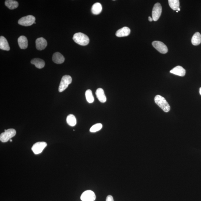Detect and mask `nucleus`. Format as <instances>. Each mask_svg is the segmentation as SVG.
<instances>
[{
    "label": "nucleus",
    "instance_id": "f257e3e1",
    "mask_svg": "<svg viewBox=\"0 0 201 201\" xmlns=\"http://www.w3.org/2000/svg\"><path fill=\"white\" fill-rule=\"evenodd\" d=\"M73 39L75 43L82 46L87 45L89 42V37L81 32L75 33L73 36Z\"/></svg>",
    "mask_w": 201,
    "mask_h": 201
},
{
    "label": "nucleus",
    "instance_id": "f03ea898",
    "mask_svg": "<svg viewBox=\"0 0 201 201\" xmlns=\"http://www.w3.org/2000/svg\"><path fill=\"white\" fill-rule=\"evenodd\" d=\"M155 101L156 104L165 112L170 110V107L164 97L160 95H157L155 97Z\"/></svg>",
    "mask_w": 201,
    "mask_h": 201
},
{
    "label": "nucleus",
    "instance_id": "7ed1b4c3",
    "mask_svg": "<svg viewBox=\"0 0 201 201\" xmlns=\"http://www.w3.org/2000/svg\"><path fill=\"white\" fill-rule=\"evenodd\" d=\"M16 134V131L13 128L5 130L4 132L2 133L0 135V140L2 142H7L14 136Z\"/></svg>",
    "mask_w": 201,
    "mask_h": 201
},
{
    "label": "nucleus",
    "instance_id": "20e7f679",
    "mask_svg": "<svg viewBox=\"0 0 201 201\" xmlns=\"http://www.w3.org/2000/svg\"><path fill=\"white\" fill-rule=\"evenodd\" d=\"M72 82V78L70 76L66 75L63 76L59 86V92L63 91L68 87L69 85L71 84Z\"/></svg>",
    "mask_w": 201,
    "mask_h": 201
},
{
    "label": "nucleus",
    "instance_id": "39448f33",
    "mask_svg": "<svg viewBox=\"0 0 201 201\" xmlns=\"http://www.w3.org/2000/svg\"><path fill=\"white\" fill-rule=\"evenodd\" d=\"M36 18L32 15H28L22 17L18 21V23L21 26H29L35 23Z\"/></svg>",
    "mask_w": 201,
    "mask_h": 201
},
{
    "label": "nucleus",
    "instance_id": "423d86ee",
    "mask_svg": "<svg viewBox=\"0 0 201 201\" xmlns=\"http://www.w3.org/2000/svg\"><path fill=\"white\" fill-rule=\"evenodd\" d=\"M162 8L161 4L157 3L154 5L152 9V18L154 21H158L161 15Z\"/></svg>",
    "mask_w": 201,
    "mask_h": 201
},
{
    "label": "nucleus",
    "instance_id": "0eeeda50",
    "mask_svg": "<svg viewBox=\"0 0 201 201\" xmlns=\"http://www.w3.org/2000/svg\"><path fill=\"white\" fill-rule=\"evenodd\" d=\"M152 45L154 48L160 53L165 54L168 52L167 47L162 42L158 41H155L152 42Z\"/></svg>",
    "mask_w": 201,
    "mask_h": 201
},
{
    "label": "nucleus",
    "instance_id": "6e6552de",
    "mask_svg": "<svg viewBox=\"0 0 201 201\" xmlns=\"http://www.w3.org/2000/svg\"><path fill=\"white\" fill-rule=\"evenodd\" d=\"M47 144L45 142H38L33 145L32 150L36 155L41 153L44 149L47 147Z\"/></svg>",
    "mask_w": 201,
    "mask_h": 201
},
{
    "label": "nucleus",
    "instance_id": "1a4fd4ad",
    "mask_svg": "<svg viewBox=\"0 0 201 201\" xmlns=\"http://www.w3.org/2000/svg\"><path fill=\"white\" fill-rule=\"evenodd\" d=\"M81 199L82 201H94L95 200L96 196L93 191L87 190L81 195Z\"/></svg>",
    "mask_w": 201,
    "mask_h": 201
},
{
    "label": "nucleus",
    "instance_id": "9d476101",
    "mask_svg": "<svg viewBox=\"0 0 201 201\" xmlns=\"http://www.w3.org/2000/svg\"><path fill=\"white\" fill-rule=\"evenodd\" d=\"M36 48L39 50L45 49L47 46V41L43 37L38 38L36 40Z\"/></svg>",
    "mask_w": 201,
    "mask_h": 201
},
{
    "label": "nucleus",
    "instance_id": "9b49d317",
    "mask_svg": "<svg viewBox=\"0 0 201 201\" xmlns=\"http://www.w3.org/2000/svg\"><path fill=\"white\" fill-rule=\"evenodd\" d=\"M171 73L180 76H184L186 75V71L181 66H176L170 70Z\"/></svg>",
    "mask_w": 201,
    "mask_h": 201
},
{
    "label": "nucleus",
    "instance_id": "f8f14e48",
    "mask_svg": "<svg viewBox=\"0 0 201 201\" xmlns=\"http://www.w3.org/2000/svg\"><path fill=\"white\" fill-rule=\"evenodd\" d=\"M130 33V29L129 28L125 26L117 31L116 35L119 37H126L129 35Z\"/></svg>",
    "mask_w": 201,
    "mask_h": 201
},
{
    "label": "nucleus",
    "instance_id": "ddd939ff",
    "mask_svg": "<svg viewBox=\"0 0 201 201\" xmlns=\"http://www.w3.org/2000/svg\"><path fill=\"white\" fill-rule=\"evenodd\" d=\"M52 60L55 63L60 64L63 63L65 61V59L60 53L56 52L53 54Z\"/></svg>",
    "mask_w": 201,
    "mask_h": 201
},
{
    "label": "nucleus",
    "instance_id": "4468645a",
    "mask_svg": "<svg viewBox=\"0 0 201 201\" xmlns=\"http://www.w3.org/2000/svg\"><path fill=\"white\" fill-rule=\"evenodd\" d=\"M96 95L99 101L102 103H104L106 101L107 98L105 95L104 91L101 88H99L96 91Z\"/></svg>",
    "mask_w": 201,
    "mask_h": 201
},
{
    "label": "nucleus",
    "instance_id": "2eb2a0df",
    "mask_svg": "<svg viewBox=\"0 0 201 201\" xmlns=\"http://www.w3.org/2000/svg\"><path fill=\"white\" fill-rule=\"evenodd\" d=\"M18 43L20 48L22 49H26L28 45V42L27 38L24 36H20L18 40Z\"/></svg>",
    "mask_w": 201,
    "mask_h": 201
},
{
    "label": "nucleus",
    "instance_id": "dca6fc26",
    "mask_svg": "<svg viewBox=\"0 0 201 201\" xmlns=\"http://www.w3.org/2000/svg\"><path fill=\"white\" fill-rule=\"evenodd\" d=\"M0 48L6 51H9L10 49L7 39L2 36L0 37Z\"/></svg>",
    "mask_w": 201,
    "mask_h": 201
},
{
    "label": "nucleus",
    "instance_id": "f3484780",
    "mask_svg": "<svg viewBox=\"0 0 201 201\" xmlns=\"http://www.w3.org/2000/svg\"><path fill=\"white\" fill-rule=\"evenodd\" d=\"M31 64L34 65L37 68L42 69L45 67V63L43 60L39 58H34L31 61Z\"/></svg>",
    "mask_w": 201,
    "mask_h": 201
},
{
    "label": "nucleus",
    "instance_id": "a211bd4d",
    "mask_svg": "<svg viewBox=\"0 0 201 201\" xmlns=\"http://www.w3.org/2000/svg\"><path fill=\"white\" fill-rule=\"evenodd\" d=\"M102 10V7L100 3L97 2L95 3L92 6L91 11L94 15H98L100 13Z\"/></svg>",
    "mask_w": 201,
    "mask_h": 201
},
{
    "label": "nucleus",
    "instance_id": "6ab92c4d",
    "mask_svg": "<svg viewBox=\"0 0 201 201\" xmlns=\"http://www.w3.org/2000/svg\"><path fill=\"white\" fill-rule=\"evenodd\" d=\"M191 43L194 45H198L201 43V35L199 32H196L193 36Z\"/></svg>",
    "mask_w": 201,
    "mask_h": 201
},
{
    "label": "nucleus",
    "instance_id": "aec40b11",
    "mask_svg": "<svg viewBox=\"0 0 201 201\" xmlns=\"http://www.w3.org/2000/svg\"><path fill=\"white\" fill-rule=\"evenodd\" d=\"M5 5L9 9H14L18 7L19 4L16 1L7 0L5 2Z\"/></svg>",
    "mask_w": 201,
    "mask_h": 201
},
{
    "label": "nucleus",
    "instance_id": "412c9836",
    "mask_svg": "<svg viewBox=\"0 0 201 201\" xmlns=\"http://www.w3.org/2000/svg\"><path fill=\"white\" fill-rule=\"evenodd\" d=\"M66 121L68 125L72 127L75 126L76 124V117L73 114H70L67 116Z\"/></svg>",
    "mask_w": 201,
    "mask_h": 201
},
{
    "label": "nucleus",
    "instance_id": "4be33fe9",
    "mask_svg": "<svg viewBox=\"0 0 201 201\" xmlns=\"http://www.w3.org/2000/svg\"><path fill=\"white\" fill-rule=\"evenodd\" d=\"M169 6L173 10L176 11L179 8L180 2L178 0H169Z\"/></svg>",
    "mask_w": 201,
    "mask_h": 201
},
{
    "label": "nucleus",
    "instance_id": "5701e85b",
    "mask_svg": "<svg viewBox=\"0 0 201 201\" xmlns=\"http://www.w3.org/2000/svg\"><path fill=\"white\" fill-rule=\"evenodd\" d=\"M85 96L86 100L89 103H93L94 99L91 90L88 89L85 92Z\"/></svg>",
    "mask_w": 201,
    "mask_h": 201
},
{
    "label": "nucleus",
    "instance_id": "b1692460",
    "mask_svg": "<svg viewBox=\"0 0 201 201\" xmlns=\"http://www.w3.org/2000/svg\"><path fill=\"white\" fill-rule=\"evenodd\" d=\"M103 125L100 123H97L95 124L91 127L90 128V131L92 133H95L96 132L99 131L101 129Z\"/></svg>",
    "mask_w": 201,
    "mask_h": 201
},
{
    "label": "nucleus",
    "instance_id": "393cba45",
    "mask_svg": "<svg viewBox=\"0 0 201 201\" xmlns=\"http://www.w3.org/2000/svg\"><path fill=\"white\" fill-rule=\"evenodd\" d=\"M106 201H114L113 198L111 195H108L107 197Z\"/></svg>",
    "mask_w": 201,
    "mask_h": 201
},
{
    "label": "nucleus",
    "instance_id": "a878e982",
    "mask_svg": "<svg viewBox=\"0 0 201 201\" xmlns=\"http://www.w3.org/2000/svg\"><path fill=\"white\" fill-rule=\"evenodd\" d=\"M148 20L150 22H152V21H153V19H152V18L151 17H150H150H149Z\"/></svg>",
    "mask_w": 201,
    "mask_h": 201
},
{
    "label": "nucleus",
    "instance_id": "bb28decb",
    "mask_svg": "<svg viewBox=\"0 0 201 201\" xmlns=\"http://www.w3.org/2000/svg\"><path fill=\"white\" fill-rule=\"evenodd\" d=\"M199 92H200V94L201 95V87L200 88V89H199Z\"/></svg>",
    "mask_w": 201,
    "mask_h": 201
},
{
    "label": "nucleus",
    "instance_id": "cd10ccee",
    "mask_svg": "<svg viewBox=\"0 0 201 201\" xmlns=\"http://www.w3.org/2000/svg\"><path fill=\"white\" fill-rule=\"evenodd\" d=\"M10 142H12V140L11 139L10 140Z\"/></svg>",
    "mask_w": 201,
    "mask_h": 201
},
{
    "label": "nucleus",
    "instance_id": "c85d7f7f",
    "mask_svg": "<svg viewBox=\"0 0 201 201\" xmlns=\"http://www.w3.org/2000/svg\"><path fill=\"white\" fill-rule=\"evenodd\" d=\"M178 10V11H180V8H178V10Z\"/></svg>",
    "mask_w": 201,
    "mask_h": 201
},
{
    "label": "nucleus",
    "instance_id": "c756f323",
    "mask_svg": "<svg viewBox=\"0 0 201 201\" xmlns=\"http://www.w3.org/2000/svg\"><path fill=\"white\" fill-rule=\"evenodd\" d=\"M178 12V11H176L177 12Z\"/></svg>",
    "mask_w": 201,
    "mask_h": 201
},
{
    "label": "nucleus",
    "instance_id": "7c9ffc66",
    "mask_svg": "<svg viewBox=\"0 0 201 201\" xmlns=\"http://www.w3.org/2000/svg\"><path fill=\"white\" fill-rule=\"evenodd\" d=\"M35 23V24H36V23H35H35Z\"/></svg>",
    "mask_w": 201,
    "mask_h": 201
}]
</instances>
